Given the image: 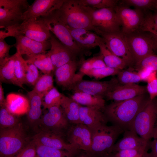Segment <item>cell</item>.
Instances as JSON below:
<instances>
[{"label": "cell", "mask_w": 157, "mask_h": 157, "mask_svg": "<svg viewBox=\"0 0 157 157\" xmlns=\"http://www.w3.org/2000/svg\"><path fill=\"white\" fill-rule=\"evenodd\" d=\"M151 101L147 92L128 100L113 101L106 105L104 113L113 124L124 131L130 130L137 115Z\"/></svg>", "instance_id": "cell-1"}, {"label": "cell", "mask_w": 157, "mask_h": 157, "mask_svg": "<svg viewBox=\"0 0 157 157\" xmlns=\"http://www.w3.org/2000/svg\"><path fill=\"white\" fill-rule=\"evenodd\" d=\"M49 17L69 28L85 29L97 34L99 32L92 24L89 7L79 0H65L61 7Z\"/></svg>", "instance_id": "cell-2"}, {"label": "cell", "mask_w": 157, "mask_h": 157, "mask_svg": "<svg viewBox=\"0 0 157 157\" xmlns=\"http://www.w3.org/2000/svg\"><path fill=\"white\" fill-rule=\"evenodd\" d=\"M91 131L92 145L88 151L95 157H104L111 154L117 139L124 131L117 126L107 124Z\"/></svg>", "instance_id": "cell-3"}, {"label": "cell", "mask_w": 157, "mask_h": 157, "mask_svg": "<svg viewBox=\"0 0 157 157\" xmlns=\"http://www.w3.org/2000/svg\"><path fill=\"white\" fill-rule=\"evenodd\" d=\"M125 35L135 65L146 57L157 53V36L154 34L138 30Z\"/></svg>", "instance_id": "cell-4"}, {"label": "cell", "mask_w": 157, "mask_h": 157, "mask_svg": "<svg viewBox=\"0 0 157 157\" xmlns=\"http://www.w3.org/2000/svg\"><path fill=\"white\" fill-rule=\"evenodd\" d=\"M22 124L0 128V157H14L28 143Z\"/></svg>", "instance_id": "cell-5"}, {"label": "cell", "mask_w": 157, "mask_h": 157, "mask_svg": "<svg viewBox=\"0 0 157 157\" xmlns=\"http://www.w3.org/2000/svg\"><path fill=\"white\" fill-rule=\"evenodd\" d=\"M157 124V98L151 100L138 114L131 129L147 142L151 138Z\"/></svg>", "instance_id": "cell-6"}, {"label": "cell", "mask_w": 157, "mask_h": 157, "mask_svg": "<svg viewBox=\"0 0 157 157\" xmlns=\"http://www.w3.org/2000/svg\"><path fill=\"white\" fill-rule=\"evenodd\" d=\"M30 5L27 0H0V28L21 24Z\"/></svg>", "instance_id": "cell-7"}, {"label": "cell", "mask_w": 157, "mask_h": 157, "mask_svg": "<svg viewBox=\"0 0 157 157\" xmlns=\"http://www.w3.org/2000/svg\"><path fill=\"white\" fill-rule=\"evenodd\" d=\"M98 35L103 38L106 47L112 53L123 59L129 67L135 65V61L126 36L121 31L112 33L100 31Z\"/></svg>", "instance_id": "cell-8"}, {"label": "cell", "mask_w": 157, "mask_h": 157, "mask_svg": "<svg viewBox=\"0 0 157 157\" xmlns=\"http://www.w3.org/2000/svg\"><path fill=\"white\" fill-rule=\"evenodd\" d=\"M41 117L39 123L41 131L52 132L64 138L71 124L60 105L53 106Z\"/></svg>", "instance_id": "cell-9"}, {"label": "cell", "mask_w": 157, "mask_h": 157, "mask_svg": "<svg viewBox=\"0 0 157 157\" xmlns=\"http://www.w3.org/2000/svg\"><path fill=\"white\" fill-rule=\"evenodd\" d=\"M114 9L124 34L128 35L140 29L145 17L143 11L118 3Z\"/></svg>", "instance_id": "cell-10"}, {"label": "cell", "mask_w": 157, "mask_h": 157, "mask_svg": "<svg viewBox=\"0 0 157 157\" xmlns=\"http://www.w3.org/2000/svg\"><path fill=\"white\" fill-rule=\"evenodd\" d=\"M89 10L92 25L99 32L112 33L121 31L114 8L95 9L89 7Z\"/></svg>", "instance_id": "cell-11"}, {"label": "cell", "mask_w": 157, "mask_h": 157, "mask_svg": "<svg viewBox=\"0 0 157 157\" xmlns=\"http://www.w3.org/2000/svg\"><path fill=\"white\" fill-rule=\"evenodd\" d=\"M44 19L50 31L59 41L77 57L89 54L81 49L73 38L68 28L56 19L50 17Z\"/></svg>", "instance_id": "cell-12"}, {"label": "cell", "mask_w": 157, "mask_h": 157, "mask_svg": "<svg viewBox=\"0 0 157 157\" xmlns=\"http://www.w3.org/2000/svg\"><path fill=\"white\" fill-rule=\"evenodd\" d=\"M83 59L71 60L56 69L53 74L57 85L64 90L69 91L73 84L78 81L83 79L84 76L76 71L80 67Z\"/></svg>", "instance_id": "cell-13"}, {"label": "cell", "mask_w": 157, "mask_h": 157, "mask_svg": "<svg viewBox=\"0 0 157 157\" xmlns=\"http://www.w3.org/2000/svg\"><path fill=\"white\" fill-rule=\"evenodd\" d=\"M119 83L117 78L100 81L80 79L72 85L69 91L81 92L104 99L107 93Z\"/></svg>", "instance_id": "cell-14"}, {"label": "cell", "mask_w": 157, "mask_h": 157, "mask_svg": "<svg viewBox=\"0 0 157 157\" xmlns=\"http://www.w3.org/2000/svg\"><path fill=\"white\" fill-rule=\"evenodd\" d=\"M65 137L68 143L78 150L89 151L90 149L91 131L83 124H71L67 131Z\"/></svg>", "instance_id": "cell-15"}, {"label": "cell", "mask_w": 157, "mask_h": 157, "mask_svg": "<svg viewBox=\"0 0 157 157\" xmlns=\"http://www.w3.org/2000/svg\"><path fill=\"white\" fill-rule=\"evenodd\" d=\"M19 30L21 35L38 42L48 40L51 35L43 18L24 20L20 24Z\"/></svg>", "instance_id": "cell-16"}, {"label": "cell", "mask_w": 157, "mask_h": 157, "mask_svg": "<svg viewBox=\"0 0 157 157\" xmlns=\"http://www.w3.org/2000/svg\"><path fill=\"white\" fill-rule=\"evenodd\" d=\"M65 0H35L28 7L23 17V21L31 19L45 18L51 15L62 6Z\"/></svg>", "instance_id": "cell-17"}, {"label": "cell", "mask_w": 157, "mask_h": 157, "mask_svg": "<svg viewBox=\"0 0 157 157\" xmlns=\"http://www.w3.org/2000/svg\"><path fill=\"white\" fill-rule=\"evenodd\" d=\"M146 86L136 84L123 85L119 83L105 95L104 99L119 101L133 98L147 92Z\"/></svg>", "instance_id": "cell-18"}, {"label": "cell", "mask_w": 157, "mask_h": 157, "mask_svg": "<svg viewBox=\"0 0 157 157\" xmlns=\"http://www.w3.org/2000/svg\"><path fill=\"white\" fill-rule=\"evenodd\" d=\"M16 43L13 45L17 49V52L22 55H26L31 56L43 53L50 49L51 44L49 40L38 42L24 35L15 38Z\"/></svg>", "instance_id": "cell-19"}, {"label": "cell", "mask_w": 157, "mask_h": 157, "mask_svg": "<svg viewBox=\"0 0 157 157\" xmlns=\"http://www.w3.org/2000/svg\"><path fill=\"white\" fill-rule=\"evenodd\" d=\"M67 27L78 46L89 54L90 50L99 47L101 44H105L103 38L92 31L85 29Z\"/></svg>", "instance_id": "cell-20"}, {"label": "cell", "mask_w": 157, "mask_h": 157, "mask_svg": "<svg viewBox=\"0 0 157 157\" xmlns=\"http://www.w3.org/2000/svg\"><path fill=\"white\" fill-rule=\"evenodd\" d=\"M49 40L51 44V47L48 52L51 58L54 71L57 68L69 62L77 59L78 57L52 34Z\"/></svg>", "instance_id": "cell-21"}, {"label": "cell", "mask_w": 157, "mask_h": 157, "mask_svg": "<svg viewBox=\"0 0 157 157\" xmlns=\"http://www.w3.org/2000/svg\"><path fill=\"white\" fill-rule=\"evenodd\" d=\"M32 140L35 143L56 149L78 150L65 141L63 137L50 131H41L34 136Z\"/></svg>", "instance_id": "cell-22"}, {"label": "cell", "mask_w": 157, "mask_h": 157, "mask_svg": "<svg viewBox=\"0 0 157 157\" xmlns=\"http://www.w3.org/2000/svg\"><path fill=\"white\" fill-rule=\"evenodd\" d=\"M79 119L81 124L91 131L108 122L104 112L97 108L80 105Z\"/></svg>", "instance_id": "cell-23"}, {"label": "cell", "mask_w": 157, "mask_h": 157, "mask_svg": "<svg viewBox=\"0 0 157 157\" xmlns=\"http://www.w3.org/2000/svg\"><path fill=\"white\" fill-rule=\"evenodd\" d=\"M123 133V137L114 145L112 154L124 150L145 148L147 141L134 131L127 130Z\"/></svg>", "instance_id": "cell-24"}, {"label": "cell", "mask_w": 157, "mask_h": 157, "mask_svg": "<svg viewBox=\"0 0 157 157\" xmlns=\"http://www.w3.org/2000/svg\"><path fill=\"white\" fill-rule=\"evenodd\" d=\"M27 96L29 103L27 116L30 122L33 124L38 122L41 118L43 96L33 90L27 92Z\"/></svg>", "instance_id": "cell-25"}, {"label": "cell", "mask_w": 157, "mask_h": 157, "mask_svg": "<svg viewBox=\"0 0 157 157\" xmlns=\"http://www.w3.org/2000/svg\"><path fill=\"white\" fill-rule=\"evenodd\" d=\"M6 106L13 114L15 115H20L27 113L29 103L28 98L22 95L12 93L7 95Z\"/></svg>", "instance_id": "cell-26"}, {"label": "cell", "mask_w": 157, "mask_h": 157, "mask_svg": "<svg viewBox=\"0 0 157 157\" xmlns=\"http://www.w3.org/2000/svg\"><path fill=\"white\" fill-rule=\"evenodd\" d=\"M73 92L70 97L79 104L95 108L104 112L106 106L104 99L82 92Z\"/></svg>", "instance_id": "cell-27"}, {"label": "cell", "mask_w": 157, "mask_h": 157, "mask_svg": "<svg viewBox=\"0 0 157 157\" xmlns=\"http://www.w3.org/2000/svg\"><path fill=\"white\" fill-rule=\"evenodd\" d=\"M14 54L0 63V80L12 84L24 89L23 85L17 80L15 76L14 69Z\"/></svg>", "instance_id": "cell-28"}, {"label": "cell", "mask_w": 157, "mask_h": 157, "mask_svg": "<svg viewBox=\"0 0 157 157\" xmlns=\"http://www.w3.org/2000/svg\"><path fill=\"white\" fill-rule=\"evenodd\" d=\"M80 105L70 97L63 94L60 106L71 124H81L79 119Z\"/></svg>", "instance_id": "cell-29"}, {"label": "cell", "mask_w": 157, "mask_h": 157, "mask_svg": "<svg viewBox=\"0 0 157 157\" xmlns=\"http://www.w3.org/2000/svg\"><path fill=\"white\" fill-rule=\"evenodd\" d=\"M100 54L103 57V60L107 67L122 70L129 67L123 59L115 55L106 47L105 44L103 43L99 46Z\"/></svg>", "instance_id": "cell-30"}, {"label": "cell", "mask_w": 157, "mask_h": 157, "mask_svg": "<svg viewBox=\"0 0 157 157\" xmlns=\"http://www.w3.org/2000/svg\"><path fill=\"white\" fill-rule=\"evenodd\" d=\"M35 143L37 156L38 157H74L79 151L58 149Z\"/></svg>", "instance_id": "cell-31"}, {"label": "cell", "mask_w": 157, "mask_h": 157, "mask_svg": "<svg viewBox=\"0 0 157 157\" xmlns=\"http://www.w3.org/2000/svg\"><path fill=\"white\" fill-rule=\"evenodd\" d=\"M27 57V60L35 65L44 74L54 72V67L47 51Z\"/></svg>", "instance_id": "cell-32"}, {"label": "cell", "mask_w": 157, "mask_h": 157, "mask_svg": "<svg viewBox=\"0 0 157 157\" xmlns=\"http://www.w3.org/2000/svg\"><path fill=\"white\" fill-rule=\"evenodd\" d=\"M53 73L44 74L40 76L33 90L43 97L46 93L54 87Z\"/></svg>", "instance_id": "cell-33"}, {"label": "cell", "mask_w": 157, "mask_h": 157, "mask_svg": "<svg viewBox=\"0 0 157 157\" xmlns=\"http://www.w3.org/2000/svg\"><path fill=\"white\" fill-rule=\"evenodd\" d=\"M14 69L15 73L18 81L22 85L25 84V77L27 68L26 60L17 52L15 54Z\"/></svg>", "instance_id": "cell-34"}, {"label": "cell", "mask_w": 157, "mask_h": 157, "mask_svg": "<svg viewBox=\"0 0 157 157\" xmlns=\"http://www.w3.org/2000/svg\"><path fill=\"white\" fill-rule=\"evenodd\" d=\"M63 94L54 87L46 93L43 97L42 106L44 109H48L53 106L60 105Z\"/></svg>", "instance_id": "cell-35"}, {"label": "cell", "mask_w": 157, "mask_h": 157, "mask_svg": "<svg viewBox=\"0 0 157 157\" xmlns=\"http://www.w3.org/2000/svg\"><path fill=\"white\" fill-rule=\"evenodd\" d=\"M16 115L11 113L6 105L1 107L0 109V128L13 127L19 123Z\"/></svg>", "instance_id": "cell-36"}, {"label": "cell", "mask_w": 157, "mask_h": 157, "mask_svg": "<svg viewBox=\"0 0 157 157\" xmlns=\"http://www.w3.org/2000/svg\"><path fill=\"white\" fill-rule=\"evenodd\" d=\"M118 4L129 7L133 6L143 12L156 8L157 0H123L119 1Z\"/></svg>", "instance_id": "cell-37"}, {"label": "cell", "mask_w": 157, "mask_h": 157, "mask_svg": "<svg viewBox=\"0 0 157 157\" xmlns=\"http://www.w3.org/2000/svg\"><path fill=\"white\" fill-rule=\"evenodd\" d=\"M129 68L130 69L121 70L117 74V78L120 84H133L141 81L137 72L133 71L132 67Z\"/></svg>", "instance_id": "cell-38"}, {"label": "cell", "mask_w": 157, "mask_h": 157, "mask_svg": "<svg viewBox=\"0 0 157 157\" xmlns=\"http://www.w3.org/2000/svg\"><path fill=\"white\" fill-rule=\"evenodd\" d=\"M106 66L102 56L99 54L86 60H84L80 66L79 72L83 74V73L87 71Z\"/></svg>", "instance_id": "cell-39"}, {"label": "cell", "mask_w": 157, "mask_h": 157, "mask_svg": "<svg viewBox=\"0 0 157 157\" xmlns=\"http://www.w3.org/2000/svg\"><path fill=\"white\" fill-rule=\"evenodd\" d=\"M121 70L106 66L87 71L83 73L91 78L99 80L110 76L117 75Z\"/></svg>", "instance_id": "cell-40"}, {"label": "cell", "mask_w": 157, "mask_h": 157, "mask_svg": "<svg viewBox=\"0 0 157 157\" xmlns=\"http://www.w3.org/2000/svg\"><path fill=\"white\" fill-rule=\"evenodd\" d=\"M84 5L95 9L114 8L118 4L117 0H79Z\"/></svg>", "instance_id": "cell-41"}, {"label": "cell", "mask_w": 157, "mask_h": 157, "mask_svg": "<svg viewBox=\"0 0 157 157\" xmlns=\"http://www.w3.org/2000/svg\"><path fill=\"white\" fill-rule=\"evenodd\" d=\"M27 68L25 77V84L34 86L40 76L38 69L33 64L26 60Z\"/></svg>", "instance_id": "cell-42"}, {"label": "cell", "mask_w": 157, "mask_h": 157, "mask_svg": "<svg viewBox=\"0 0 157 157\" xmlns=\"http://www.w3.org/2000/svg\"><path fill=\"white\" fill-rule=\"evenodd\" d=\"M143 157H157V124L152 137L147 142Z\"/></svg>", "instance_id": "cell-43"}, {"label": "cell", "mask_w": 157, "mask_h": 157, "mask_svg": "<svg viewBox=\"0 0 157 157\" xmlns=\"http://www.w3.org/2000/svg\"><path fill=\"white\" fill-rule=\"evenodd\" d=\"M134 67L137 71L142 68H146L157 71V55L153 54L146 57L136 64Z\"/></svg>", "instance_id": "cell-44"}, {"label": "cell", "mask_w": 157, "mask_h": 157, "mask_svg": "<svg viewBox=\"0 0 157 157\" xmlns=\"http://www.w3.org/2000/svg\"><path fill=\"white\" fill-rule=\"evenodd\" d=\"M139 30L150 32H157V13L145 15L144 22Z\"/></svg>", "instance_id": "cell-45"}, {"label": "cell", "mask_w": 157, "mask_h": 157, "mask_svg": "<svg viewBox=\"0 0 157 157\" xmlns=\"http://www.w3.org/2000/svg\"><path fill=\"white\" fill-rule=\"evenodd\" d=\"M145 148L122 150L111 154L113 157H143Z\"/></svg>", "instance_id": "cell-46"}, {"label": "cell", "mask_w": 157, "mask_h": 157, "mask_svg": "<svg viewBox=\"0 0 157 157\" xmlns=\"http://www.w3.org/2000/svg\"><path fill=\"white\" fill-rule=\"evenodd\" d=\"M21 24L6 27L0 31V40L9 37H16L21 35L19 30Z\"/></svg>", "instance_id": "cell-47"}, {"label": "cell", "mask_w": 157, "mask_h": 157, "mask_svg": "<svg viewBox=\"0 0 157 157\" xmlns=\"http://www.w3.org/2000/svg\"><path fill=\"white\" fill-rule=\"evenodd\" d=\"M36 156L35 144L32 140L28 143L14 157H36Z\"/></svg>", "instance_id": "cell-48"}, {"label": "cell", "mask_w": 157, "mask_h": 157, "mask_svg": "<svg viewBox=\"0 0 157 157\" xmlns=\"http://www.w3.org/2000/svg\"><path fill=\"white\" fill-rule=\"evenodd\" d=\"M147 82V91L152 100L157 97V74L150 78Z\"/></svg>", "instance_id": "cell-49"}, {"label": "cell", "mask_w": 157, "mask_h": 157, "mask_svg": "<svg viewBox=\"0 0 157 157\" xmlns=\"http://www.w3.org/2000/svg\"><path fill=\"white\" fill-rule=\"evenodd\" d=\"M13 46L8 44L4 40H0V63L10 57L9 51Z\"/></svg>", "instance_id": "cell-50"}, {"label": "cell", "mask_w": 157, "mask_h": 157, "mask_svg": "<svg viewBox=\"0 0 157 157\" xmlns=\"http://www.w3.org/2000/svg\"><path fill=\"white\" fill-rule=\"evenodd\" d=\"M137 71L141 81L147 82L151 73L154 71L149 68H143L138 70Z\"/></svg>", "instance_id": "cell-51"}, {"label": "cell", "mask_w": 157, "mask_h": 157, "mask_svg": "<svg viewBox=\"0 0 157 157\" xmlns=\"http://www.w3.org/2000/svg\"><path fill=\"white\" fill-rule=\"evenodd\" d=\"M74 157H95L88 151L79 150Z\"/></svg>", "instance_id": "cell-52"}, {"label": "cell", "mask_w": 157, "mask_h": 157, "mask_svg": "<svg viewBox=\"0 0 157 157\" xmlns=\"http://www.w3.org/2000/svg\"><path fill=\"white\" fill-rule=\"evenodd\" d=\"M6 99H5L3 88L1 82H0V107L6 105Z\"/></svg>", "instance_id": "cell-53"}, {"label": "cell", "mask_w": 157, "mask_h": 157, "mask_svg": "<svg viewBox=\"0 0 157 157\" xmlns=\"http://www.w3.org/2000/svg\"><path fill=\"white\" fill-rule=\"evenodd\" d=\"M151 33H152L154 34V35L157 36V32L152 31L151 32Z\"/></svg>", "instance_id": "cell-54"}, {"label": "cell", "mask_w": 157, "mask_h": 157, "mask_svg": "<svg viewBox=\"0 0 157 157\" xmlns=\"http://www.w3.org/2000/svg\"><path fill=\"white\" fill-rule=\"evenodd\" d=\"M104 157H113L111 156V154L107 156Z\"/></svg>", "instance_id": "cell-55"}, {"label": "cell", "mask_w": 157, "mask_h": 157, "mask_svg": "<svg viewBox=\"0 0 157 157\" xmlns=\"http://www.w3.org/2000/svg\"><path fill=\"white\" fill-rule=\"evenodd\" d=\"M156 8L157 9V4Z\"/></svg>", "instance_id": "cell-56"}, {"label": "cell", "mask_w": 157, "mask_h": 157, "mask_svg": "<svg viewBox=\"0 0 157 157\" xmlns=\"http://www.w3.org/2000/svg\"><path fill=\"white\" fill-rule=\"evenodd\" d=\"M36 157H38L37 156H36Z\"/></svg>", "instance_id": "cell-57"}]
</instances>
